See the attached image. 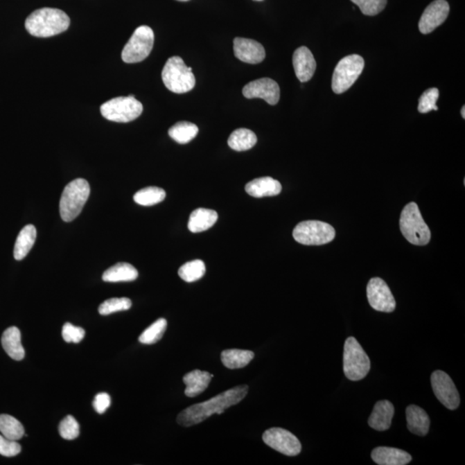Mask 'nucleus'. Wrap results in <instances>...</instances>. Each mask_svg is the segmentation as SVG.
Listing matches in <instances>:
<instances>
[{"instance_id": "nucleus-31", "label": "nucleus", "mask_w": 465, "mask_h": 465, "mask_svg": "<svg viewBox=\"0 0 465 465\" xmlns=\"http://www.w3.org/2000/svg\"><path fill=\"white\" fill-rule=\"evenodd\" d=\"M166 198V191L156 186L146 187L137 191L134 196V201L143 206H152L161 203Z\"/></svg>"}, {"instance_id": "nucleus-6", "label": "nucleus", "mask_w": 465, "mask_h": 465, "mask_svg": "<svg viewBox=\"0 0 465 465\" xmlns=\"http://www.w3.org/2000/svg\"><path fill=\"white\" fill-rule=\"evenodd\" d=\"M343 370L351 381L364 379L371 370V360L354 337L347 338L344 345Z\"/></svg>"}, {"instance_id": "nucleus-11", "label": "nucleus", "mask_w": 465, "mask_h": 465, "mask_svg": "<svg viewBox=\"0 0 465 465\" xmlns=\"http://www.w3.org/2000/svg\"><path fill=\"white\" fill-rule=\"evenodd\" d=\"M263 440L271 448L278 450L283 455L294 457L301 450L299 439L286 429L272 428L263 435Z\"/></svg>"}, {"instance_id": "nucleus-23", "label": "nucleus", "mask_w": 465, "mask_h": 465, "mask_svg": "<svg viewBox=\"0 0 465 465\" xmlns=\"http://www.w3.org/2000/svg\"><path fill=\"white\" fill-rule=\"evenodd\" d=\"M218 219V215L216 211L209 209H197L191 212L188 222V229L193 233L206 231L214 226Z\"/></svg>"}, {"instance_id": "nucleus-3", "label": "nucleus", "mask_w": 465, "mask_h": 465, "mask_svg": "<svg viewBox=\"0 0 465 465\" xmlns=\"http://www.w3.org/2000/svg\"><path fill=\"white\" fill-rule=\"evenodd\" d=\"M90 191V186L84 179H76L67 184L60 201V213L64 222H72L80 214Z\"/></svg>"}, {"instance_id": "nucleus-14", "label": "nucleus", "mask_w": 465, "mask_h": 465, "mask_svg": "<svg viewBox=\"0 0 465 465\" xmlns=\"http://www.w3.org/2000/svg\"><path fill=\"white\" fill-rule=\"evenodd\" d=\"M243 92L245 98H262L271 105L278 104L280 98L278 83L269 78L252 81L244 87Z\"/></svg>"}, {"instance_id": "nucleus-42", "label": "nucleus", "mask_w": 465, "mask_h": 465, "mask_svg": "<svg viewBox=\"0 0 465 465\" xmlns=\"http://www.w3.org/2000/svg\"><path fill=\"white\" fill-rule=\"evenodd\" d=\"M177 1L186 2V1H189V0H177Z\"/></svg>"}, {"instance_id": "nucleus-27", "label": "nucleus", "mask_w": 465, "mask_h": 465, "mask_svg": "<svg viewBox=\"0 0 465 465\" xmlns=\"http://www.w3.org/2000/svg\"><path fill=\"white\" fill-rule=\"evenodd\" d=\"M253 351L240 349L223 351L221 360L225 367L229 369H240L246 367L254 360Z\"/></svg>"}, {"instance_id": "nucleus-2", "label": "nucleus", "mask_w": 465, "mask_h": 465, "mask_svg": "<svg viewBox=\"0 0 465 465\" xmlns=\"http://www.w3.org/2000/svg\"><path fill=\"white\" fill-rule=\"evenodd\" d=\"M69 26V17L63 10L55 8L35 10L26 21L27 31L37 37H54L63 33Z\"/></svg>"}, {"instance_id": "nucleus-20", "label": "nucleus", "mask_w": 465, "mask_h": 465, "mask_svg": "<svg viewBox=\"0 0 465 465\" xmlns=\"http://www.w3.org/2000/svg\"><path fill=\"white\" fill-rule=\"evenodd\" d=\"M245 189L254 198L273 197L281 193L282 186L271 177H263L247 183Z\"/></svg>"}, {"instance_id": "nucleus-35", "label": "nucleus", "mask_w": 465, "mask_h": 465, "mask_svg": "<svg viewBox=\"0 0 465 465\" xmlns=\"http://www.w3.org/2000/svg\"><path fill=\"white\" fill-rule=\"evenodd\" d=\"M439 91L437 88H430L425 91L419 99V112L425 114L432 111H438L436 102L438 100Z\"/></svg>"}, {"instance_id": "nucleus-22", "label": "nucleus", "mask_w": 465, "mask_h": 465, "mask_svg": "<svg viewBox=\"0 0 465 465\" xmlns=\"http://www.w3.org/2000/svg\"><path fill=\"white\" fill-rule=\"evenodd\" d=\"M3 349L14 360H22L26 356L22 342H21L20 330L16 326H10L3 332L1 339Z\"/></svg>"}, {"instance_id": "nucleus-40", "label": "nucleus", "mask_w": 465, "mask_h": 465, "mask_svg": "<svg viewBox=\"0 0 465 465\" xmlns=\"http://www.w3.org/2000/svg\"><path fill=\"white\" fill-rule=\"evenodd\" d=\"M111 396L107 393H98L94 400V407L98 414H104L111 406Z\"/></svg>"}, {"instance_id": "nucleus-5", "label": "nucleus", "mask_w": 465, "mask_h": 465, "mask_svg": "<svg viewBox=\"0 0 465 465\" xmlns=\"http://www.w3.org/2000/svg\"><path fill=\"white\" fill-rule=\"evenodd\" d=\"M400 229L406 240L416 246H425L431 240L430 229L415 203L404 207L400 218Z\"/></svg>"}, {"instance_id": "nucleus-10", "label": "nucleus", "mask_w": 465, "mask_h": 465, "mask_svg": "<svg viewBox=\"0 0 465 465\" xmlns=\"http://www.w3.org/2000/svg\"><path fill=\"white\" fill-rule=\"evenodd\" d=\"M155 34L150 27L143 26L134 30L122 52L126 63H138L148 58L154 47Z\"/></svg>"}, {"instance_id": "nucleus-18", "label": "nucleus", "mask_w": 465, "mask_h": 465, "mask_svg": "<svg viewBox=\"0 0 465 465\" xmlns=\"http://www.w3.org/2000/svg\"><path fill=\"white\" fill-rule=\"evenodd\" d=\"M395 408L389 401H379L374 407L369 418L368 423L375 430L383 432L388 430L392 425Z\"/></svg>"}, {"instance_id": "nucleus-12", "label": "nucleus", "mask_w": 465, "mask_h": 465, "mask_svg": "<svg viewBox=\"0 0 465 465\" xmlns=\"http://www.w3.org/2000/svg\"><path fill=\"white\" fill-rule=\"evenodd\" d=\"M432 388L435 395L444 406L455 410L460 404V396L453 379L442 371H436L431 376Z\"/></svg>"}, {"instance_id": "nucleus-30", "label": "nucleus", "mask_w": 465, "mask_h": 465, "mask_svg": "<svg viewBox=\"0 0 465 465\" xmlns=\"http://www.w3.org/2000/svg\"><path fill=\"white\" fill-rule=\"evenodd\" d=\"M0 432L6 438L17 441L23 438L24 428L16 418L9 414H0Z\"/></svg>"}, {"instance_id": "nucleus-43", "label": "nucleus", "mask_w": 465, "mask_h": 465, "mask_svg": "<svg viewBox=\"0 0 465 465\" xmlns=\"http://www.w3.org/2000/svg\"><path fill=\"white\" fill-rule=\"evenodd\" d=\"M256 1H262V0H256Z\"/></svg>"}, {"instance_id": "nucleus-39", "label": "nucleus", "mask_w": 465, "mask_h": 465, "mask_svg": "<svg viewBox=\"0 0 465 465\" xmlns=\"http://www.w3.org/2000/svg\"><path fill=\"white\" fill-rule=\"evenodd\" d=\"M21 453V446L16 440L6 438L0 435V455L15 457Z\"/></svg>"}, {"instance_id": "nucleus-19", "label": "nucleus", "mask_w": 465, "mask_h": 465, "mask_svg": "<svg viewBox=\"0 0 465 465\" xmlns=\"http://www.w3.org/2000/svg\"><path fill=\"white\" fill-rule=\"evenodd\" d=\"M371 459L379 465H406L411 462L412 457L405 450L381 446L372 450Z\"/></svg>"}, {"instance_id": "nucleus-7", "label": "nucleus", "mask_w": 465, "mask_h": 465, "mask_svg": "<svg viewBox=\"0 0 465 465\" xmlns=\"http://www.w3.org/2000/svg\"><path fill=\"white\" fill-rule=\"evenodd\" d=\"M105 119L116 123H130L136 120L143 112V106L133 95L111 99L100 107Z\"/></svg>"}, {"instance_id": "nucleus-36", "label": "nucleus", "mask_w": 465, "mask_h": 465, "mask_svg": "<svg viewBox=\"0 0 465 465\" xmlns=\"http://www.w3.org/2000/svg\"><path fill=\"white\" fill-rule=\"evenodd\" d=\"M60 435L67 440L76 439L80 435V425L72 415L64 418L59 425Z\"/></svg>"}, {"instance_id": "nucleus-13", "label": "nucleus", "mask_w": 465, "mask_h": 465, "mask_svg": "<svg viewBox=\"0 0 465 465\" xmlns=\"http://www.w3.org/2000/svg\"><path fill=\"white\" fill-rule=\"evenodd\" d=\"M367 298L375 310L392 313L396 308V300L388 285L382 279L374 278L367 286Z\"/></svg>"}, {"instance_id": "nucleus-41", "label": "nucleus", "mask_w": 465, "mask_h": 465, "mask_svg": "<svg viewBox=\"0 0 465 465\" xmlns=\"http://www.w3.org/2000/svg\"><path fill=\"white\" fill-rule=\"evenodd\" d=\"M464 111H465V107H464V106H463L462 111H461V115H462L464 119H465V112Z\"/></svg>"}, {"instance_id": "nucleus-1", "label": "nucleus", "mask_w": 465, "mask_h": 465, "mask_svg": "<svg viewBox=\"0 0 465 465\" xmlns=\"http://www.w3.org/2000/svg\"><path fill=\"white\" fill-rule=\"evenodd\" d=\"M247 385L234 387L206 402L186 408L177 415V422L186 428L200 424L213 414H222L230 407L240 403L247 395Z\"/></svg>"}, {"instance_id": "nucleus-21", "label": "nucleus", "mask_w": 465, "mask_h": 465, "mask_svg": "<svg viewBox=\"0 0 465 465\" xmlns=\"http://www.w3.org/2000/svg\"><path fill=\"white\" fill-rule=\"evenodd\" d=\"M406 418L408 430L412 434L425 436L430 428V419L423 408L416 405H410L406 410Z\"/></svg>"}, {"instance_id": "nucleus-37", "label": "nucleus", "mask_w": 465, "mask_h": 465, "mask_svg": "<svg viewBox=\"0 0 465 465\" xmlns=\"http://www.w3.org/2000/svg\"><path fill=\"white\" fill-rule=\"evenodd\" d=\"M360 7L365 16H376L383 12L387 5V0H351Z\"/></svg>"}, {"instance_id": "nucleus-9", "label": "nucleus", "mask_w": 465, "mask_h": 465, "mask_svg": "<svg viewBox=\"0 0 465 465\" xmlns=\"http://www.w3.org/2000/svg\"><path fill=\"white\" fill-rule=\"evenodd\" d=\"M293 237L298 243L307 246H320L331 243L335 239V229L324 222L304 221L294 229Z\"/></svg>"}, {"instance_id": "nucleus-28", "label": "nucleus", "mask_w": 465, "mask_h": 465, "mask_svg": "<svg viewBox=\"0 0 465 465\" xmlns=\"http://www.w3.org/2000/svg\"><path fill=\"white\" fill-rule=\"evenodd\" d=\"M257 143V137L253 131L238 129L230 134L228 144L233 150L238 152L249 150Z\"/></svg>"}, {"instance_id": "nucleus-15", "label": "nucleus", "mask_w": 465, "mask_h": 465, "mask_svg": "<svg viewBox=\"0 0 465 465\" xmlns=\"http://www.w3.org/2000/svg\"><path fill=\"white\" fill-rule=\"evenodd\" d=\"M450 6L446 0H435L424 10L419 22V30L427 35L441 26L449 15Z\"/></svg>"}, {"instance_id": "nucleus-8", "label": "nucleus", "mask_w": 465, "mask_h": 465, "mask_svg": "<svg viewBox=\"0 0 465 465\" xmlns=\"http://www.w3.org/2000/svg\"><path fill=\"white\" fill-rule=\"evenodd\" d=\"M365 67V60L358 55L344 58L337 64L333 74L332 88L336 94H342L353 86Z\"/></svg>"}, {"instance_id": "nucleus-34", "label": "nucleus", "mask_w": 465, "mask_h": 465, "mask_svg": "<svg viewBox=\"0 0 465 465\" xmlns=\"http://www.w3.org/2000/svg\"><path fill=\"white\" fill-rule=\"evenodd\" d=\"M132 306V301L129 298H112L106 300L98 308L99 314L108 315L116 312L129 310Z\"/></svg>"}, {"instance_id": "nucleus-16", "label": "nucleus", "mask_w": 465, "mask_h": 465, "mask_svg": "<svg viewBox=\"0 0 465 465\" xmlns=\"http://www.w3.org/2000/svg\"><path fill=\"white\" fill-rule=\"evenodd\" d=\"M234 55L241 62L248 64H258L265 58L264 47L252 39L236 37L234 40Z\"/></svg>"}, {"instance_id": "nucleus-32", "label": "nucleus", "mask_w": 465, "mask_h": 465, "mask_svg": "<svg viewBox=\"0 0 465 465\" xmlns=\"http://www.w3.org/2000/svg\"><path fill=\"white\" fill-rule=\"evenodd\" d=\"M206 272L205 264L203 261L195 260L187 262L181 266L179 275L181 279L187 283L198 281L203 278Z\"/></svg>"}, {"instance_id": "nucleus-26", "label": "nucleus", "mask_w": 465, "mask_h": 465, "mask_svg": "<svg viewBox=\"0 0 465 465\" xmlns=\"http://www.w3.org/2000/svg\"><path fill=\"white\" fill-rule=\"evenodd\" d=\"M35 239H37L35 227L32 225L24 227L17 238L15 247H14V258L17 261H22L26 258L31 248L33 247Z\"/></svg>"}, {"instance_id": "nucleus-38", "label": "nucleus", "mask_w": 465, "mask_h": 465, "mask_svg": "<svg viewBox=\"0 0 465 465\" xmlns=\"http://www.w3.org/2000/svg\"><path fill=\"white\" fill-rule=\"evenodd\" d=\"M86 335V331L82 328L73 326L71 323H65L62 328L63 340L67 343H80Z\"/></svg>"}, {"instance_id": "nucleus-33", "label": "nucleus", "mask_w": 465, "mask_h": 465, "mask_svg": "<svg viewBox=\"0 0 465 465\" xmlns=\"http://www.w3.org/2000/svg\"><path fill=\"white\" fill-rule=\"evenodd\" d=\"M168 326L166 319L161 318L152 323L139 337V342L144 345H152L161 340Z\"/></svg>"}, {"instance_id": "nucleus-25", "label": "nucleus", "mask_w": 465, "mask_h": 465, "mask_svg": "<svg viewBox=\"0 0 465 465\" xmlns=\"http://www.w3.org/2000/svg\"><path fill=\"white\" fill-rule=\"evenodd\" d=\"M138 278V272L132 265L129 263H117L106 270L103 274L102 279L105 282H130Z\"/></svg>"}, {"instance_id": "nucleus-4", "label": "nucleus", "mask_w": 465, "mask_h": 465, "mask_svg": "<svg viewBox=\"0 0 465 465\" xmlns=\"http://www.w3.org/2000/svg\"><path fill=\"white\" fill-rule=\"evenodd\" d=\"M161 76L166 87L177 94H186L193 90L196 84L193 67H187L179 56L168 60Z\"/></svg>"}, {"instance_id": "nucleus-17", "label": "nucleus", "mask_w": 465, "mask_h": 465, "mask_svg": "<svg viewBox=\"0 0 465 465\" xmlns=\"http://www.w3.org/2000/svg\"><path fill=\"white\" fill-rule=\"evenodd\" d=\"M293 67L297 79L301 82H307L312 79L317 69V62L310 49L300 47L294 52Z\"/></svg>"}, {"instance_id": "nucleus-24", "label": "nucleus", "mask_w": 465, "mask_h": 465, "mask_svg": "<svg viewBox=\"0 0 465 465\" xmlns=\"http://www.w3.org/2000/svg\"><path fill=\"white\" fill-rule=\"evenodd\" d=\"M213 377L214 376L209 374L208 371L200 370H195L184 375L183 381L186 385L184 394L188 397H195L200 395L208 388Z\"/></svg>"}, {"instance_id": "nucleus-29", "label": "nucleus", "mask_w": 465, "mask_h": 465, "mask_svg": "<svg viewBox=\"0 0 465 465\" xmlns=\"http://www.w3.org/2000/svg\"><path fill=\"white\" fill-rule=\"evenodd\" d=\"M198 126L193 123L179 122L170 128L168 130L169 137L179 144H186L193 141L198 134Z\"/></svg>"}]
</instances>
